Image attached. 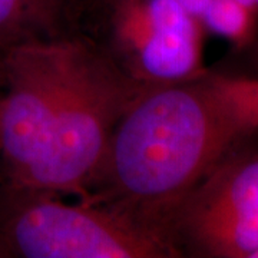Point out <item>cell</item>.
Segmentation results:
<instances>
[{
	"label": "cell",
	"instance_id": "obj_12",
	"mask_svg": "<svg viewBox=\"0 0 258 258\" xmlns=\"http://www.w3.org/2000/svg\"><path fill=\"white\" fill-rule=\"evenodd\" d=\"M0 184H2V175H0Z\"/></svg>",
	"mask_w": 258,
	"mask_h": 258
},
{
	"label": "cell",
	"instance_id": "obj_3",
	"mask_svg": "<svg viewBox=\"0 0 258 258\" xmlns=\"http://www.w3.org/2000/svg\"><path fill=\"white\" fill-rule=\"evenodd\" d=\"M0 244L6 258H178L162 231L126 212L2 184Z\"/></svg>",
	"mask_w": 258,
	"mask_h": 258
},
{
	"label": "cell",
	"instance_id": "obj_11",
	"mask_svg": "<svg viewBox=\"0 0 258 258\" xmlns=\"http://www.w3.org/2000/svg\"><path fill=\"white\" fill-rule=\"evenodd\" d=\"M252 258H258V251L255 252V254H254V257H252Z\"/></svg>",
	"mask_w": 258,
	"mask_h": 258
},
{
	"label": "cell",
	"instance_id": "obj_1",
	"mask_svg": "<svg viewBox=\"0 0 258 258\" xmlns=\"http://www.w3.org/2000/svg\"><path fill=\"white\" fill-rule=\"evenodd\" d=\"M257 132V79L204 71L154 85L118 122L82 201L120 210L166 235L169 212Z\"/></svg>",
	"mask_w": 258,
	"mask_h": 258
},
{
	"label": "cell",
	"instance_id": "obj_9",
	"mask_svg": "<svg viewBox=\"0 0 258 258\" xmlns=\"http://www.w3.org/2000/svg\"><path fill=\"white\" fill-rule=\"evenodd\" d=\"M235 2H238V3H240V5H242L244 8H247L249 12H252V13L258 15L257 0H235Z\"/></svg>",
	"mask_w": 258,
	"mask_h": 258
},
{
	"label": "cell",
	"instance_id": "obj_5",
	"mask_svg": "<svg viewBox=\"0 0 258 258\" xmlns=\"http://www.w3.org/2000/svg\"><path fill=\"white\" fill-rule=\"evenodd\" d=\"M178 258H252L258 251V151L217 166L164 222Z\"/></svg>",
	"mask_w": 258,
	"mask_h": 258
},
{
	"label": "cell",
	"instance_id": "obj_7",
	"mask_svg": "<svg viewBox=\"0 0 258 258\" xmlns=\"http://www.w3.org/2000/svg\"><path fill=\"white\" fill-rule=\"evenodd\" d=\"M258 15L235 0H211L200 19L204 28L218 36L245 45L252 37Z\"/></svg>",
	"mask_w": 258,
	"mask_h": 258
},
{
	"label": "cell",
	"instance_id": "obj_8",
	"mask_svg": "<svg viewBox=\"0 0 258 258\" xmlns=\"http://www.w3.org/2000/svg\"><path fill=\"white\" fill-rule=\"evenodd\" d=\"M175 2L186 13L200 20L211 0H175Z\"/></svg>",
	"mask_w": 258,
	"mask_h": 258
},
{
	"label": "cell",
	"instance_id": "obj_13",
	"mask_svg": "<svg viewBox=\"0 0 258 258\" xmlns=\"http://www.w3.org/2000/svg\"><path fill=\"white\" fill-rule=\"evenodd\" d=\"M257 3H258V0H257Z\"/></svg>",
	"mask_w": 258,
	"mask_h": 258
},
{
	"label": "cell",
	"instance_id": "obj_6",
	"mask_svg": "<svg viewBox=\"0 0 258 258\" xmlns=\"http://www.w3.org/2000/svg\"><path fill=\"white\" fill-rule=\"evenodd\" d=\"M92 0H0V55L13 47L83 36Z\"/></svg>",
	"mask_w": 258,
	"mask_h": 258
},
{
	"label": "cell",
	"instance_id": "obj_10",
	"mask_svg": "<svg viewBox=\"0 0 258 258\" xmlns=\"http://www.w3.org/2000/svg\"><path fill=\"white\" fill-rule=\"evenodd\" d=\"M0 258H6V254H5V249L2 247V244H0Z\"/></svg>",
	"mask_w": 258,
	"mask_h": 258
},
{
	"label": "cell",
	"instance_id": "obj_4",
	"mask_svg": "<svg viewBox=\"0 0 258 258\" xmlns=\"http://www.w3.org/2000/svg\"><path fill=\"white\" fill-rule=\"evenodd\" d=\"M83 36L147 85L203 74V25L175 0H92Z\"/></svg>",
	"mask_w": 258,
	"mask_h": 258
},
{
	"label": "cell",
	"instance_id": "obj_2",
	"mask_svg": "<svg viewBox=\"0 0 258 258\" xmlns=\"http://www.w3.org/2000/svg\"><path fill=\"white\" fill-rule=\"evenodd\" d=\"M151 86L120 71L91 39L75 37L42 154L19 189L85 200L118 122Z\"/></svg>",
	"mask_w": 258,
	"mask_h": 258
}]
</instances>
